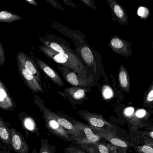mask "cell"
<instances>
[{"instance_id": "obj_1", "label": "cell", "mask_w": 153, "mask_h": 153, "mask_svg": "<svg viewBox=\"0 0 153 153\" xmlns=\"http://www.w3.org/2000/svg\"><path fill=\"white\" fill-rule=\"evenodd\" d=\"M34 99V102L43 114V118L45 122V125L49 132L60 139L74 144V140L54 117L53 112L46 107L44 101L39 96L35 95Z\"/></svg>"}, {"instance_id": "obj_2", "label": "cell", "mask_w": 153, "mask_h": 153, "mask_svg": "<svg viewBox=\"0 0 153 153\" xmlns=\"http://www.w3.org/2000/svg\"><path fill=\"white\" fill-rule=\"evenodd\" d=\"M39 48L48 58L71 69L75 72L79 73L85 70V66L75 54H69L57 53L45 45L40 46Z\"/></svg>"}, {"instance_id": "obj_3", "label": "cell", "mask_w": 153, "mask_h": 153, "mask_svg": "<svg viewBox=\"0 0 153 153\" xmlns=\"http://www.w3.org/2000/svg\"><path fill=\"white\" fill-rule=\"evenodd\" d=\"M77 113L93 129L116 134V128L100 115L84 110Z\"/></svg>"}, {"instance_id": "obj_4", "label": "cell", "mask_w": 153, "mask_h": 153, "mask_svg": "<svg viewBox=\"0 0 153 153\" xmlns=\"http://www.w3.org/2000/svg\"><path fill=\"white\" fill-rule=\"evenodd\" d=\"M124 115L128 123L135 129L140 128L143 125V121L147 120L150 114L143 109L135 110L134 108L129 107L124 110Z\"/></svg>"}, {"instance_id": "obj_5", "label": "cell", "mask_w": 153, "mask_h": 153, "mask_svg": "<svg viewBox=\"0 0 153 153\" xmlns=\"http://www.w3.org/2000/svg\"><path fill=\"white\" fill-rule=\"evenodd\" d=\"M17 64L20 75L29 88L37 94H39L40 93H45L41 84L37 81L33 75L26 69L20 62L17 61Z\"/></svg>"}, {"instance_id": "obj_6", "label": "cell", "mask_w": 153, "mask_h": 153, "mask_svg": "<svg viewBox=\"0 0 153 153\" xmlns=\"http://www.w3.org/2000/svg\"><path fill=\"white\" fill-rule=\"evenodd\" d=\"M68 118L70 119L69 120L82 133L84 136V139L81 144L94 143L100 142L102 138L96 134L89 125L79 122L72 118L69 117Z\"/></svg>"}, {"instance_id": "obj_7", "label": "cell", "mask_w": 153, "mask_h": 153, "mask_svg": "<svg viewBox=\"0 0 153 153\" xmlns=\"http://www.w3.org/2000/svg\"><path fill=\"white\" fill-rule=\"evenodd\" d=\"M131 44L129 42L115 36L111 38L109 46L112 51L117 54L126 57H129L132 54Z\"/></svg>"}, {"instance_id": "obj_8", "label": "cell", "mask_w": 153, "mask_h": 153, "mask_svg": "<svg viewBox=\"0 0 153 153\" xmlns=\"http://www.w3.org/2000/svg\"><path fill=\"white\" fill-rule=\"evenodd\" d=\"M13 150L17 153H28L29 146L23 135L14 128H10Z\"/></svg>"}, {"instance_id": "obj_9", "label": "cell", "mask_w": 153, "mask_h": 153, "mask_svg": "<svg viewBox=\"0 0 153 153\" xmlns=\"http://www.w3.org/2000/svg\"><path fill=\"white\" fill-rule=\"evenodd\" d=\"M17 61L20 62L26 69L28 70L35 76L37 81L41 84V75L37 65L32 58L28 56L23 52H18L17 54Z\"/></svg>"}, {"instance_id": "obj_10", "label": "cell", "mask_w": 153, "mask_h": 153, "mask_svg": "<svg viewBox=\"0 0 153 153\" xmlns=\"http://www.w3.org/2000/svg\"><path fill=\"white\" fill-rule=\"evenodd\" d=\"M36 63L37 65L39 66L41 70L46 74L49 77V79L56 85L60 86H64L63 81L62 80V78L60 77L58 74L55 71L52 67H50L48 64L46 63L45 62L35 58Z\"/></svg>"}, {"instance_id": "obj_11", "label": "cell", "mask_w": 153, "mask_h": 153, "mask_svg": "<svg viewBox=\"0 0 153 153\" xmlns=\"http://www.w3.org/2000/svg\"><path fill=\"white\" fill-rule=\"evenodd\" d=\"M117 20L122 25L128 24V16L123 7L115 0H107Z\"/></svg>"}, {"instance_id": "obj_12", "label": "cell", "mask_w": 153, "mask_h": 153, "mask_svg": "<svg viewBox=\"0 0 153 153\" xmlns=\"http://www.w3.org/2000/svg\"><path fill=\"white\" fill-rule=\"evenodd\" d=\"M16 104L5 86L0 88V109L5 110L14 111Z\"/></svg>"}, {"instance_id": "obj_13", "label": "cell", "mask_w": 153, "mask_h": 153, "mask_svg": "<svg viewBox=\"0 0 153 153\" xmlns=\"http://www.w3.org/2000/svg\"><path fill=\"white\" fill-rule=\"evenodd\" d=\"M93 129L95 133L98 134L102 138L106 139L112 145L123 148H126L128 147V145L126 142L118 137L116 135V134H112L110 132H106L102 130Z\"/></svg>"}, {"instance_id": "obj_14", "label": "cell", "mask_w": 153, "mask_h": 153, "mask_svg": "<svg viewBox=\"0 0 153 153\" xmlns=\"http://www.w3.org/2000/svg\"><path fill=\"white\" fill-rule=\"evenodd\" d=\"M0 141L10 151H13L10 128L0 116Z\"/></svg>"}, {"instance_id": "obj_15", "label": "cell", "mask_w": 153, "mask_h": 153, "mask_svg": "<svg viewBox=\"0 0 153 153\" xmlns=\"http://www.w3.org/2000/svg\"><path fill=\"white\" fill-rule=\"evenodd\" d=\"M77 146L87 153H110L105 144L101 142L94 143L81 144Z\"/></svg>"}, {"instance_id": "obj_16", "label": "cell", "mask_w": 153, "mask_h": 153, "mask_svg": "<svg viewBox=\"0 0 153 153\" xmlns=\"http://www.w3.org/2000/svg\"><path fill=\"white\" fill-rule=\"evenodd\" d=\"M118 78L120 84L123 91L129 93L130 90V77L127 70L124 66H120Z\"/></svg>"}, {"instance_id": "obj_17", "label": "cell", "mask_w": 153, "mask_h": 153, "mask_svg": "<svg viewBox=\"0 0 153 153\" xmlns=\"http://www.w3.org/2000/svg\"><path fill=\"white\" fill-rule=\"evenodd\" d=\"M62 74L63 75L64 77L65 80L69 83L76 87H82V86H87L88 84L86 81H83L79 79L78 76L75 74V73L72 72H67L66 71L63 70L62 72Z\"/></svg>"}, {"instance_id": "obj_18", "label": "cell", "mask_w": 153, "mask_h": 153, "mask_svg": "<svg viewBox=\"0 0 153 153\" xmlns=\"http://www.w3.org/2000/svg\"><path fill=\"white\" fill-rule=\"evenodd\" d=\"M65 90L70 97L75 100H83L86 97L85 93L87 91V89L79 87H70L65 89Z\"/></svg>"}, {"instance_id": "obj_19", "label": "cell", "mask_w": 153, "mask_h": 153, "mask_svg": "<svg viewBox=\"0 0 153 153\" xmlns=\"http://www.w3.org/2000/svg\"><path fill=\"white\" fill-rule=\"evenodd\" d=\"M42 42L44 45L50 49L54 50L57 53H64V54H73L74 53L68 48L65 46L63 44H60L56 42L43 40Z\"/></svg>"}, {"instance_id": "obj_20", "label": "cell", "mask_w": 153, "mask_h": 153, "mask_svg": "<svg viewBox=\"0 0 153 153\" xmlns=\"http://www.w3.org/2000/svg\"><path fill=\"white\" fill-rule=\"evenodd\" d=\"M80 54L85 63L88 66H93L95 70L96 63L91 49L87 46L83 47L80 50Z\"/></svg>"}, {"instance_id": "obj_21", "label": "cell", "mask_w": 153, "mask_h": 153, "mask_svg": "<svg viewBox=\"0 0 153 153\" xmlns=\"http://www.w3.org/2000/svg\"><path fill=\"white\" fill-rule=\"evenodd\" d=\"M22 17L7 11H0V22L11 23L22 19Z\"/></svg>"}, {"instance_id": "obj_22", "label": "cell", "mask_w": 153, "mask_h": 153, "mask_svg": "<svg viewBox=\"0 0 153 153\" xmlns=\"http://www.w3.org/2000/svg\"><path fill=\"white\" fill-rule=\"evenodd\" d=\"M56 147L54 145L50 144L48 140L42 139L41 145L39 153H55ZM32 153H38L36 149H33Z\"/></svg>"}, {"instance_id": "obj_23", "label": "cell", "mask_w": 153, "mask_h": 153, "mask_svg": "<svg viewBox=\"0 0 153 153\" xmlns=\"http://www.w3.org/2000/svg\"><path fill=\"white\" fill-rule=\"evenodd\" d=\"M136 150L138 153H153V139L146 138L143 144L137 146Z\"/></svg>"}, {"instance_id": "obj_24", "label": "cell", "mask_w": 153, "mask_h": 153, "mask_svg": "<svg viewBox=\"0 0 153 153\" xmlns=\"http://www.w3.org/2000/svg\"><path fill=\"white\" fill-rule=\"evenodd\" d=\"M143 106L150 107L153 105V81L144 95Z\"/></svg>"}, {"instance_id": "obj_25", "label": "cell", "mask_w": 153, "mask_h": 153, "mask_svg": "<svg viewBox=\"0 0 153 153\" xmlns=\"http://www.w3.org/2000/svg\"><path fill=\"white\" fill-rule=\"evenodd\" d=\"M102 94L104 99H108L113 97V91L109 86L104 85L102 88Z\"/></svg>"}, {"instance_id": "obj_26", "label": "cell", "mask_w": 153, "mask_h": 153, "mask_svg": "<svg viewBox=\"0 0 153 153\" xmlns=\"http://www.w3.org/2000/svg\"><path fill=\"white\" fill-rule=\"evenodd\" d=\"M65 152L70 153H87L82 150L76 145H71L65 150Z\"/></svg>"}, {"instance_id": "obj_27", "label": "cell", "mask_w": 153, "mask_h": 153, "mask_svg": "<svg viewBox=\"0 0 153 153\" xmlns=\"http://www.w3.org/2000/svg\"><path fill=\"white\" fill-rule=\"evenodd\" d=\"M150 11L147 8L145 7H140L137 10V14L142 19H146L149 15Z\"/></svg>"}, {"instance_id": "obj_28", "label": "cell", "mask_w": 153, "mask_h": 153, "mask_svg": "<svg viewBox=\"0 0 153 153\" xmlns=\"http://www.w3.org/2000/svg\"><path fill=\"white\" fill-rule=\"evenodd\" d=\"M5 62V57L3 47L1 43L0 42V66L3 65Z\"/></svg>"}, {"instance_id": "obj_29", "label": "cell", "mask_w": 153, "mask_h": 153, "mask_svg": "<svg viewBox=\"0 0 153 153\" xmlns=\"http://www.w3.org/2000/svg\"><path fill=\"white\" fill-rule=\"evenodd\" d=\"M47 1L49 2L53 7L54 8H57L58 9H61V10H63L62 7L61 6V4L56 0H47Z\"/></svg>"}, {"instance_id": "obj_30", "label": "cell", "mask_w": 153, "mask_h": 153, "mask_svg": "<svg viewBox=\"0 0 153 153\" xmlns=\"http://www.w3.org/2000/svg\"><path fill=\"white\" fill-rule=\"evenodd\" d=\"M26 120L25 126H26L27 128L29 130H31V131L33 130V127L34 125V124H33V121H32V120H31V119H27Z\"/></svg>"}, {"instance_id": "obj_31", "label": "cell", "mask_w": 153, "mask_h": 153, "mask_svg": "<svg viewBox=\"0 0 153 153\" xmlns=\"http://www.w3.org/2000/svg\"><path fill=\"white\" fill-rule=\"evenodd\" d=\"M81 1L89 7L96 10L95 4H94L93 1H90V0H81Z\"/></svg>"}, {"instance_id": "obj_32", "label": "cell", "mask_w": 153, "mask_h": 153, "mask_svg": "<svg viewBox=\"0 0 153 153\" xmlns=\"http://www.w3.org/2000/svg\"><path fill=\"white\" fill-rule=\"evenodd\" d=\"M0 153H11L10 152V150L5 147V146H3L2 147V149L0 150Z\"/></svg>"}, {"instance_id": "obj_33", "label": "cell", "mask_w": 153, "mask_h": 153, "mask_svg": "<svg viewBox=\"0 0 153 153\" xmlns=\"http://www.w3.org/2000/svg\"><path fill=\"white\" fill-rule=\"evenodd\" d=\"M26 2L29 3L30 4H32V5H35V6H38V4L37 2L35 0H25Z\"/></svg>"}, {"instance_id": "obj_34", "label": "cell", "mask_w": 153, "mask_h": 153, "mask_svg": "<svg viewBox=\"0 0 153 153\" xmlns=\"http://www.w3.org/2000/svg\"><path fill=\"white\" fill-rule=\"evenodd\" d=\"M146 135L147 136V137H150L153 139V131H149L146 134Z\"/></svg>"}, {"instance_id": "obj_35", "label": "cell", "mask_w": 153, "mask_h": 153, "mask_svg": "<svg viewBox=\"0 0 153 153\" xmlns=\"http://www.w3.org/2000/svg\"><path fill=\"white\" fill-rule=\"evenodd\" d=\"M64 153H70L66 152H65Z\"/></svg>"}, {"instance_id": "obj_36", "label": "cell", "mask_w": 153, "mask_h": 153, "mask_svg": "<svg viewBox=\"0 0 153 153\" xmlns=\"http://www.w3.org/2000/svg\"></svg>"}]
</instances>
